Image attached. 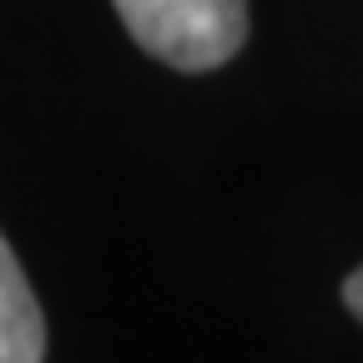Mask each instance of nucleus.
<instances>
[{"label": "nucleus", "mask_w": 363, "mask_h": 363, "mask_svg": "<svg viewBox=\"0 0 363 363\" xmlns=\"http://www.w3.org/2000/svg\"><path fill=\"white\" fill-rule=\"evenodd\" d=\"M147 56L177 71H217L247 40V0H111Z\"/></svg>", "instance_id": "f257e3e1"}, {"label": "nucleus", "mask_w": 363, "mask_h": 363, "mask_svg": "<svg viewBox=\"0 0 363 363\" xmlns=\"http://www.w3.org/2000/svg\"><path fill=\"white\" fill-rule=\"evenodd\" d=\"M35 358H45V318L11 242L0 238V363H35Z\"/></svg>", "instance_id": "f03ea898"}, {"label": "nucleus", "mask_w": 363, "mask_h": 363, "mask_svg": "<svg viewBox=\"0 0 363 363\" xmlns=\"http://www.w3.org/2000/svg\"><path fill=\"white\" fill-rule=\"evenodd\" d=\"M343 303H348V313H353L358 323H363V267H358L353 278L343 283Z\"/></svg>", "instance_id": "7ed1b4c3"}]
</instances>
